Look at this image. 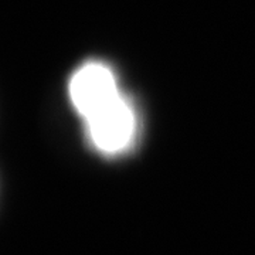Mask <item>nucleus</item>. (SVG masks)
I'll list each match as a JSON object with an SVG mask.
<instances>
[{
	"instance_id": "nucleus-1",
	"label": "nucleus",
	"mask_w": 255,
	"mask_h": 255,
	"mask_svg": "<svg viewBox=\"0 0 255 255\" xmlns=\"http://www.w3.org/2000/svg\"><path fill=\"white\" fill-rule=\"evenodd\" d=\"M84 121L88 139L100 153L122 155L135 143L136 114L124 95Z\"/></svg>"
},
{
	"instance_id": "nucleus-2",
	"label": "nucleus",
	"mask_w": 255,
	"mask_h": 255,
	"mask_svg": "<svg viewBox=\"0 0 255 255\" xmlns=\"http://www.w3.org/2000/svg\"><path fill=\"white\" fill-rule=\"evenodd\" d=\"M70 100L82 118H88L122 94L108 65L91 61L81 65L70 80Z\"/></svg>"
}]
</instances>
